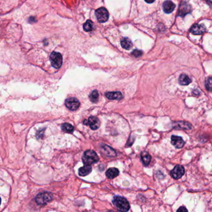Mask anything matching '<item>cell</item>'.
I'll return each instance as SVG.
<instances>
[{"label": "cell", "mask_w": 212, "mask_h": 212, "mask_svg": "<svg viewBox=\"0 0 212 212\" xmlns=\"http://www.w3.org/2000/svg\"><path fill=\"white\" fill-rule=\"evenodd\" d=\"M171 143L176 148H181L183 146V145H184L185 142H184V141L183 140L182 138L178 136L172 135L171 136Z\"/></svg>", "instance_id": "cell-11"}, {"label": "cell", "mask_w": 212, "mask_h": 212, "mask_svg": "<svg viewBox=\"0 0 212 212\" xmlns=\"http://www.w3.org/2000/svg\"><path fill=\"white\" fill-rule=\"evenodd\" d=\"M211 82H212L211 78V77H209V78H208V79H207V80L206 81V82H205V86H206L207 89L208 91H211V86H212Z\"/></svg>", "instance_id": "cell-24"}, {"label": "cell", "mask_w": 212, "mask_h": 212, "mask_svg": "<svg viewBox=\"0 0 212 212\" xmlns=\"http://www.w3.org/2000/svg\"><path fill=\"white\" fill-rule=\"evenodd\" d=\"M93 23L92 21L88 20L83 24V29L86 32H90L93 30Z\"/></svg>", "instance_id": "cell-22"}, {"label": "cell", "mask_w": 212, "mask_h": 212, "mask_svg": "<svg viewBox=\"0 0 212 212\" xmlns=\"http://www.w3.org/2000/svg\"><path fill=\"white\" fill-rule=\"evenodd\" d=\"M102 149L103 153L106 155H107L108 156H110V157L116 156V152L114 150H113L109 146H107V145L102 146Z\"/></svg>", "instance_id": "cell-17"}, {"label": "cell", "mask_w": 212, "mask_h": 212, "mask_svg": "<svg viewBox=\"0 0 212 212\" xmlns=\"http://www.w3.org/2000/svg\"><path fill=\"white\" fill-rule=\"evenodd\" d=\"M119 174V170L115 167H111L106 172V176L109 179H113Z\"/></svg>", "instance_id": "cell-15"}, {"label": "cell", "mask_w": 212, "mask_h": 212, "mask_svg": "<svg viewBox=\"0 0 212 212\" xmlns=\"http://www.w3.org/2000/svg\"><path fill=\"white\" fill-rule=\"evenodd\" d=\"M82 161L85 165H91L99 161V157L93 150H87L84 153Z\"/></svg>", "instance_id": "cell-2"}, {"label": "cell", "mask_w": 212, "mask_h": 212, "mask_svg": "<svg viewBox=\"0 0 212 212\" xmlns=\"http://www.w3.org/2000/svg\"><path fill=\"white\" fill-rule=\"evenodd\" d=\"M95 16L99 22H105L108 21V12L105 8H100L95 11Z\"/></svg>", "instance_id": "cell-5"}, {"label": "cell", "mask_w": 212, "mask_h": 212, "mask_svg": "<svg viewBox=\"0 0 212 212\" xmlns=\"http://www.w3.org/2000/svg\"><path fill=\"white\" fill-rule=\"evenodd\" d=\"M207 2H208L210 4H211V0H207Z\"/></svg>", "instance_id": "cell-28"}, {"label": "cell", "mask_w": 212, "mask_h": 212, "mask_svg": "<svg viewBox=\"0 0 212 212\" xmlns=\"http://www.w3.org/2000/svg\"><path fill=\"white\" fill-rule=\"evenodd\" d=\"M98 97H99V94L98 91L96 90L92 91L89 96L90 99L92 103H96L98 99Z\"/></svg>", "instance_id": "cell-23"}, {"label": "cell", "mask_w": 212, "mask_h": 212, "mask_svg": "<svg viewBox=\"0 0 212 212\" xmlns=\"http://www.w3.org/2000/svg\"><path fill=\"white\" fill-rule=\"evenodd\" d=\"M53 198L52 194L50 192H43L39 193L36 197L35 200L38 205H45L47 202L52 200Z\"/></svg>", "instance_id": "cell-3"}, {"label": "cell", "mask_w": 212, "mask_h": 212, "mask_svg": "<svg viewBox=\"0 0 212 212\" xmlns=\"http://www.w3.org/2000/svg\"><path fill=\"white\" fill-rule=\"evenodd\" d=\"M113 203L121 212H127L130 208V205L128 200L121 196H115Z\"/></svg>", "instance_id": "cell-1"}, {"label": "cell", "mask_w": 212, "mask_h": 212, "mask_svg": "<svg viewBox=\"0 0 212 212\" xmlns=\"http://www.w3.org/2000/svg\"><path fill=\"white\" fill-rule=\"evenodd\" d=\"M83 124L86 125H89L92 130H95L98 129L100 126V121L95 116H90L89 120H85L83 121Z\"/></svg>", "instance_id": "cell-6"}, {"label": "cell", "mask_w": 212, "mask_h": 212, "mask_svg": "<svg viewBox=\"0 0 212 212\" xmlns=\"http://www.w3.org/2000/svg\"><path fill=\"white\" fill-rule=\"evenodd\" d=\"M141 160L144 166H148L151 161V156L148 153L144 151L141 154Z\"/></svg>", "instance_id": "cell-20"}, {"label": "cell", "mask_w": 212, "mask_h": 212, "mask_svg": "<svg viewBox=\"0 0 212 212\" xmlns=\"http://www.w3.org/2000/svg\"><path fill=\"white\" fill-rule=\"evenodd\" d=\"M121 47L126 50H130L133 47V44L131 41L130 40V39H129L127 37H124L121 39Z\"/></svg>", "instance_id": "cell-16"}, {"label": "cell", "mask_w": 212, "mask_h": 212, "mask_svg": "<svg viewBox=\"0 0 212 212\" xmlns=\"http://www.w3.org/2000/svg\"><path fill=\"white\" fill-rule=\"evenodd\" d=\"M62 129L67 133H72L74 131V126L70 123H65L62 125Z\"/></svg>", "instance_id": "cell-21"}, {"label": "cell", "mask_w": 212, "mask_h": 212, "mask_svg": "<svg viewBox=\"0 0 212 212\" xmlns=\"http://www.w3.org/2000/svg\"><path fill=\"white\" fill-rule=\"evenodd\" d=\"M191 11V7L189 4L184 2H182L179 7L178 16L180 17H184L187 14L190 13Z\"/></svg>", "instance_id": "cell-9"}, {"label": "cell", "mask_w": 212, "mask_h": 212, "mask_svg": "<svg viewBox=\"0 0 212 212\" xmlns=\"http://www.w3.org/2000/svg\"><path fill=\"white\" fill-rule=\"evenodd\" d=\"M185 173V169L181 165H177L171 172V176L175 179H179Z\"/></svg>", "instance_id": "cell-8"}, {"label": "cell", "mask_w": 212, "mask_h": 212, "mask_svg": "<svg viewBox=\"0 0 212 212\" xmlns=\"http://www.w3.org/2000/svg\"><path fill=\"white\" fill-rule=\"evenodd\" d=\"M176 125H174V127L176 129H191V125L189 123L185 122H176Z\"/></svg>", "instance_id": "cell-19"}, {"label": "cell", "mask_w": 212, "mask_h": 212, "mask_svg": "<svg viewBox=\"0 0 212 212\" xmlns=\"http://www.w3.org/2000/svg\"><path fill=\"white\" fill-rule=\"evenodd\" d=\"M162 8H163L164 11L165 13L169 14V13H171L176 8V5L172 2L170 1V0H167V1H165L163 3Z\"/></svg>", "instance_id": "cell-12"}, {"label": "cell", "mask_w": 212, "mask_h": 212, "mask_svg": "<svg viewBox=\"0 0 212 212\" xmlns=\"http://www.w3.org/2000/svg\"><path fill=\"white\" fill-rule=\"evenodd\" d=\"M206 31V27L203 24H194L190 29L192 34L194 35H201Z\"/></svg>", "instance_id": "cell-10"}, {"label": "cell", "mask_w": 212, "mask_h": 212, "mask_svg": "<svg viewBox=\"0 0 212 212\" xmlns=\"http://www.w3.org/2000/svg\"><path fill=\"white\" fill-rule=\"evenodd\" d=\"M1 202H2V199H1V198H0V205H1Z\"/></svg>", "instance_id": "cell-29"}, {"label": "cell", "mask_w": 212, "mask_h": 212, "mask_svg": "<svg viewBox=\"0 0 212 212\" xmlns=\"http://www.w3.org/2000/svg\"><path fill=\"white\" fill-rule=\"evenodd\" d=\"M65 106L70 110H76L80 106V102L75 97H69L65 100Z\"/></svg>", "instance_id": "cell-7"}, {"label": "cell", "mask_w": 212, "mask_h": 212, "mask_svg": "<svg viewBox=\"0 0 212 212\" xmlns=\"http://www.w3.org/2000/svg\"><path fill=\"white\" fill-rule=\"evenodd\" d=\"M92 167L90 165H85L80 167L78 170V174L80 176H86L92 172Z\"/></svg>", "instance_id": "cell-14"}, {"label": "cell", "mask_w": 212, "mask_h": 212, "mask_svg": "<svg viewBox=\"0 0 212 212\" xmlns=\"http://www.w3.org/2000/svg\"><path fill=\"white\" fill-rule=\"evenodd\" d=\"M131 55H133L134 57H139L141 55H143V52L142 51L139 50H134L133 51V52L131 53Z\"/></svg>", "instance_id": "cell-25"}, {"label": "cell", "mask_w": 212, "mask_h": 212, "mask_svg": "<svg viewBox=\"0 0 212 212\" xmlns=\"http://www.w3.org/2000/svg\"><path fill=\"white\" fill-rule=\"evenodd\" d=\"M177 212H188L187 209L185 207H180L177 211Z\"/></svg>", "instance_id": "cell-26"}, {"label": "cell", "mask_w": 212, "mask_h": 212, "mask_svg": "<svg viewBox=\"0 0 212 212\" xmlns=\"http://www.w3.org/2000/svg\"><path fill=\"white\" fill-rule=\"evenodd\" d=\"M179 82L181 85H189V84L192 82L191 79L186 74H182L179 79Z\"/></svg>", "instance_id": "cell-18"}, {"label": "cell", "mask_w": 212, "mask_h": 212, "mask_svg": "<svg viewBox=\"0 0 212 212\" xmlns=\"http://www.w3.org/2000/svg\"><path fill=\"white\" fill-rule=\"evenodd\" d=\"M144 1L148 3H152L153 2H154L155 0H144Z\"/></svg>", "instance_id": "cell-27"}, {"label": "cell", "mask_w": 212, "mask_h": 212, "mask_svg": "<svg viewBox=\"0 0 212 212\" xmlns=\"http://www.w3.org/2000/svg\"><path fill=\"white\" fill-rule=\"evenodd\" d=\"M52 66L55 68H60L62 65V55L58 52H53L50 56Z\"/></svg>", "instance_id": "cell-4"}, {"label": "cell", "mask_w": 212, "mask_h": 212, "mask_svg": "<svg viewBox=\"0 0 212 212\" xmlns=\"http://www.w3.org/2000/svg\"><path fill=\"white\" fill-rule=\"evenodd\" d=\"M106 97L111 100H120L123 98V94L120 91L108 92L105 93Z\"/></svg>", "instance_id": "cell-13"}]
</instances>
